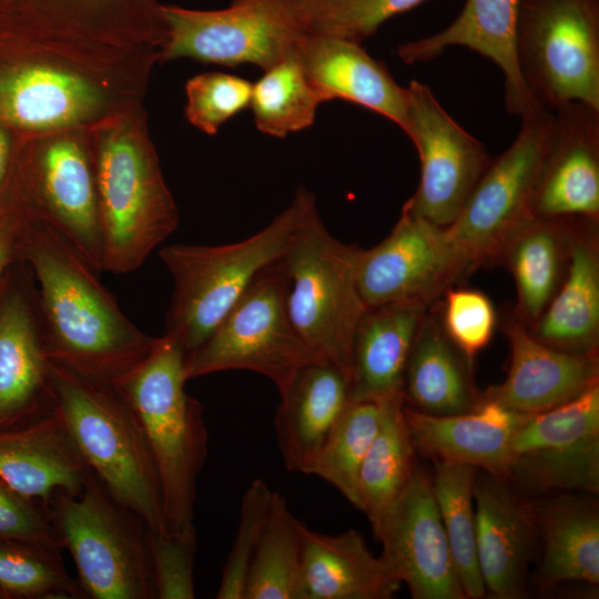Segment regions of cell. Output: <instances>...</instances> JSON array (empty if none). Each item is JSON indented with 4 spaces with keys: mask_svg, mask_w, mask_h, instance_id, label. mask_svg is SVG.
Listing matches in <instances>:
<instances>
[{
    "mask_svg": "<svg viewBox=\"0 0 599 599\" xmlns=\"http://www.w3.org/2000/svg\"><path fill=\"white\" fill-rule=\"evenodd\" d=\"M158 49L52 29L0 39V124L20 135L84 128L142 104Z\"/></svg>",
    "mask_w": 599,
    "mask_h": 599,
    "instance_id": "6da1fadb",
    "label": "cell"
},
{
    "mask_svg": "<svg viewBox=\"0 0 599 599\" xmlns=\"http://www.w3.org/2000/svg\"><path fill=\"white\" fill-rule=\"evenodd\" d=\"M19 251L37 282L49 359L83 377L118 386L159 337L121 311L94 268L53 225L28 209Z\"/></svg>",
    "mask_w": 599,
    "mask_h": 599,
    "instance_id": "7a4b0ae2",
    "label": "cell"
},
{
    "mask_svg": "<svg viewBox=\"0 0 599 599\" xmlns=\"http://www.w3.org/2000/svg\"><path fill=\"white\" fill-rule=\"evenodd\" d=\"M103 243L102 271L131 273L177 229L142 104L88 129Z\"/></svg>",
    "mask_w": 599,
    "mask_h": 599,
    "instance_id": "3957f363",
    "label": "cell"
},
{
    "mask_svg": "<svg viewBox=\"0 0 599 599\" xmlns=\"http://www.w3.org/2000/svg\"><path fill=\"white\" fill-rule=\"evenodd\" d=\"M306 194L300 189L268 225L243 241L160 250L174 284L163 335L176 341L186 357L207 339L255 277L284 256L301 223Z\"/></svg>",
    "mask_w": 599,
    "mask_h": 599,
    "instance_id": "277c9868",
    "label": "cell"
},
{
    "mask_svg": "<svg viewBox=\"0 0 599 599\" xmlns=\"http://www.w3.org/2000/svg\"><path fill=\"white\" fill-rule=\"evenodd\" d=\"M186 354L162 335L151 354L118 386L132 407L158 469L166 527H194L196 479L207 457L202 406L185 390Z\"/></svg>",
    "mask_w": 599,
    "mask_h": 599,
    "instance_id": "5b68a950",
    "label": "cell"
},
{
    "mask_svg": "<svg viewBox=\"0 0 599 599\" xmlns=\"http://www.w3.org/2000/svg\"><path fill=\"white\" fill-rule=\"evenodd\" d=\"M51 364L57 410L89 469L146 528L169 531L155 461L125 397L115 386Z\"/></svg>",
    "mask_w": 599,
    "mask_h": 599,
    "instance_id": "8992f818",
    "label": "cell"
},
{
    "mask_svg": "<svg viewBox=\"0 0 599 599\" xmlns=\"http://www.w3.org/2000/svg\"><path fill=\"white\" fill-rule=\"evenodd\" d=\"M359 251L329 233L307 191L301 223L281 260L287 312L303 341L349 379L355 332L368 308L357 286Z\"/></svg>",
    "mask_w": 599,
    "mask_h": 599,
    "instance_id": "52a82bcc",
    "label": "cell"
},
{
    "mask_svg": "<svg viewBox=\"0 0 599 599\" xmlns=\"http://www.w3.org/2000/svg\"><path fill=\"white\" fill-rule=\"evenodd\" d=\"M48 509L87 598L155 599L146 526L92 470L81 491Z\"/></svg>",
    "mask_w": 599,
    "mask_h": 599,
    "instance_id": "ba28073f",
    "label": "cell"
},
{
    "mask_svg": "<svg viewBox=\"0 0 599 599\" xmlns=\"http://www.w3.org/2000/svg\"><path fill=\"white\" fill-rule=\"evenodd\" d=\"M516 53L537 103L599 109V0H521Z\"/></svg>",
    "mask_w": 599,
    "mask_h": 599,
    "instance_id": "9c48e42d",
    "label": "cell"
},
{
    "mask_svg": "<svg viewBox=\"0 0 599 599\" xmlns=\"http://www.w3.org/2000/svg\"><path fill=\"white\" fill-rule=\"evenodd\" d=\"M281 260L255 277L207 339L186 357L189 380L216 372L248 370L267 377L280 392L300 367L322 357L290 318Z\"/></svg>",
    "mask_w": 599,
    "mask_h": 599,
    "instance_id": "30bf717a",
    "label": "cell"
},
{
    "mask_svg": "<svg viewBox=\"0 0 599 599\" xmlns=\"http://www.w3.org/2000/svg\"><path fill=\"white\" fill-rule=\"evenodd\" d=\"M166 41L159 63L192 59L263 71L297 51L306 29L300 0H233L219 10L162 4Z\"/></svg>",
    "mask_w": 599,
    "mask_h": 599,
    "instance_id": "8fae6325",
    "label": "cell"
},
{
    "mask_svg": "<svg viewBox=\"0 0 599 599\" xmlns=\"http://www.w3.org/2000/svg\"><path fill=\"white\" fill-rule=\"evenodd\" d=\"M551 110L539 105L522 115L510 146L491 159L457 219L445 227L468 274L497 262L511 235L529 219L541 169Z\"/></svg>",
    "mask_w": 599,
    "mask_h": 599,
    "instance_id": "7c38bea8",
    "label": "cell"
},
{
    "mask_svg": "<svg viewBox=\"0 0 599 599\" xmlns=\"http://www.w3.org/2000/svg\"><path fill=\"white\" fill-rule=\"evenodd\" d=\"M20 150V187L29 207L65 236L95 271H102L103 243L88 129L26 135Z\"/></svg>",
    "mask_w": 599,
    "mask_h": 599,
    "instance_id": "4fadbf2b",
    "label": "cell"
},
{
    "mask_svg": "<svg viewBox=\"0 0 599 599\" xmlns=\"http://www.w3.org/2000/svg\"><path fill=\"white\" fill-rule=\"evenodd\" d=\"M507 480L530 495L599 491V384L529 415L515 434Z\"/></svg>",
    "mask_w": 599,
    "mask_h": 599,
    "instance_id": "5bb4252c",
    "label": "cell"
},
{
    "mask_svg": "<svg viewBox=\"0 0 599 599\" xmlns=\"http://www.w3.org/2000/svg\"><path fill=\"white\" fill-rule=\"evenodd\" d=\"M407 89V129L420 161L418 186L404 204L447 227L460 213L491 159L485 145L461 128L419 81Z\"/></svg>",
    "mask_w": 599,
    "mask_h": 599,
    "instance_id": "9a60e30c",
    "label": "cell"
},
{
    "mask_svg": "<svg viewBox=\"0 0 599 599\" xmlns=\"http://www.w3.org/2000/svg\"><path fill=\"white\" fill-rule=\"evenodd\" d=\"M466 274L445 227L405 205L390 233L361 248L357 261V286L367 307L400 301L429 305Z\"/></svg>",
    "mask_w": 599,
    "mask_h": 599,
    "instance_id": "2e32d148",
    "label": "cell"
},
{
    "mask_svg": "<svg viewBox=\"0 0 599 599\" xmlns=\"http://www.w3.org/2000/svg\"><path fill=\"white\" fill-rule=\"evenodd\" d=\"M380 558L414 599H466L433 490L416 465L409 480L372 526Z\"/></svg>",
    "mask_w": 599,
    "mask_h": 599,
    "instance_id": "e0dca14e",
    "label": "cell"
},
{
    "mask_svg": "<svg viewBox=\"0 0 599 599\" xmlns=\"http://www.w3.org/2000/svg\"><path fill=\"white\" fill-rule=\"evenodd\" d=\"M548 142L531 200L544 219L599 217V109L569 102L551 110Z\"/></svg>",
    "mask_w": 599,
    "mask_h": 599,
    "instance_id": "ac0fdd59",
    "label": "cell"
},
{
    "mask_svg": "<svg viewBox=\"0 0 599 599\" xmlns=\"http://www.w3.org/2000/svg\"><path fill=\"white\" fill-rule=\"evenodd\" d=\"M0 295V428L26 425L57 408L37 288L12 284Z\"/></svg>",
    "mask_w": 599,
    "mask_h": 599,
    "instance_id": "d6986e66",
    "label": "cell"
},
{
    "mask_svg": "<svg viewBox=\"0 0 599 599\" xmlns=\"http://www.w3.org/2000/svg\"><path fill=\"white\" fill-rule=\"evenodd\" d=\"M476 548L486 595L518 599L539 549L531 501L506 479L476 471Z\"/></svg>",
    "mask_w": 599,
    "mask_h": 599,
    "instance_id": "ffe728a7",
    "label": "cell"
},
{
    "mask_svg": "<svg viewBox=\"0 0 599 599\" xmlns=\"http://www.w3.org/2000/svg\"><path fill=\"white\" fill-rule=\"evenodd\" d=\"M510 363L504 382L483 397L524 415L564 404L598 384V354H573L554 348L531 335L519 318L505 325Z\"/></svg>",
    "mask_w": 599,
    "mask_h": 599,
    "instance_id": "44dd1931",
    "label": "cell"
},
{
    "mask_svg": "<svg viewBox=\"0 0 599 599\" xmlns=\"http://www.w3.org/2000/svg\"><path fill=\"white\" fill-rule=\"evenodd\" d=\"M403 413L416 453L434 463L467 465L506 480L515 434L529 416L483 395L476 408L463 414L430 415L405 404Z\"/></svg>",
    "mask_w": 599,
    "mask_h": 599,
    "instance_id": "7402d4cb",
    "label": "cell"
},
{
    "mask_svg": "<svg viewBox=\"0 0 599 599\" xmlns=\"http://www.w3.org/2000/svg\"><path fill=\"white\" fill-rule=\"evenodd\" d=\"M521 0H466L458 17L432 35L397 49L407 64L425 62L450 47H465L491 60L502 72L505 105L522 116L540 104L527 90L517 61L516 34Z\"/></svg>",
    "mask_w": 599,
    "mask_h": 599,
    "instance_id": "603a6c76",
    "label": "cell"
},
{
    "mask_svg": "<svg viewBox=\"0 0 599 599\" xmlns=\"http://www.w3.org/2000/svg\"><path fill=\"white\" fill-rule=\"evenodd\" d=\"M89 473L57 408L35 422L0 428V480L45 508L81 491Z\"/></svg>",
    "mask_w": 599,
    "mask_h": 599,
    "instance_id": "cb8c5ba5",
    "label": "cell"
},
{
    "mask_svg": "<svg viewBox=\"0 0 599 599\" xmlns=\"http://www.w3.org/2000/svg\"><path fill=\"white\" fill-rule=\"evenodd\" d=\"M305 73L323 102L344 100L407 129V89L362 43L307 33L298 47Z\"/></svg>",
    "mask_w": 599,
    "mask_h": 599,
    "instance_id": "d4e9b609",
    "label": "cell"
},
{
    "mask_svg": "<svg viewBox=\"0 0 599 599\" xmlns=\"http://www.w3.org/2000/svg\"><path fill=\"white\" fill-rule=\"evenodd\" d=\"M349 376L321 357L300 367L278 392L277 446L288 471L306 474L349 405Z\"/></svg>",
    "mask_w": 599,
    "mask_h": 599,
    "instance_id": "484cf974",
    "label": "cell"
},
{
    "mask_svg": "<svg viewBox=\"0 0 599 599\" xmlns=\"http://www.w3.org/2000/svg\"><path fill=\"white\" fill-rule=\"evenodd\" d=\"M427 307L400 301L366 309L352 348V402L404 400L406 365Z\"/></svg>",
    "mask_w": 599,
    "mask_h": 599,
    "instance_id": "4316f807",
    "label": "cell"
},
{
    "mask_svg": "<svg viewBox=\"0 0 599 599\" xmlns=\"http://www.w3.org/2000/svg\"><path fill=\"white\" fill-rule=\"evenodd\" d=\"M577 220L564 277L554 296L530 325L534 337L573 354H598L599 254L595 224Z\"/></svg>",
    "mask_w": 599,
    "mask_h": 599,
    "instance_id": "83f0119b",
    "label": "cell"
},
{
    "mask_svg": "<svg viewBox=\"0 0 599 599\" xmlns=\"http://www.w3.org/2000/svg\"><path fill=\"white\" fill-rule=\"evenodd\" d=\"M541 547L534 579L540 591L565 582L599 585V507L591 497L561 495L531 501Z\"/></svg>",
    "mask_w": 599,
    "mask_h": 599,
    "instance_id": "f1b7e54d",
    "label": "cell"
},
{
    "mask_svg": "<svg viewBox=\"0 0 599 599\" xmlns=\"http://www.w3.org/2000/svg\"><path fill=\"white\" fill-rule=\"evenodd\" d=\"M306 599H388L402 583L354 529L325 535L298 520Z\"/></svg>",
    "mask_w": 599,
    "mask_h": 599,
    "instance_id": "f546056e",
    "label": "cell"
},
{
    "mask_svg": "<svg viewBox=\"0 0 599 599\" xmlns=\"http://www.w3.org/2000/svg\"><path fill=\"white\" fill-rule=\"evenodd\" d=\"M45 27L124 47L161 50L166 24L160 0H20Z\"/></svg>",
    "mask_w": 599,
    "mask_h": 599,
    "instance_id": "4dcf8cb0",
    "label": "cell"
},
{
    "mask_svg": "<svg viewBox=\"0 0 599 599\" xmlns=\"http://www.w3.org/2000/svg\"><path fill=\"white\" fill-rule=\"evenodd\" d=\"M403 399L416 410L437 416L467 413L481 402L471 365L447 338L438 317L427 313L406 365Z\"/></svg>",
    "mask_w": 599,
    "mask_h": 599,
    "instance_id": "1f68e13d",
    "label": "cell"
},
{
    "mask_svg": "<svg viewBox=\"0 0 599 599\" xmlns=\"http://www.w3.org/2000/svg\"><path fill=\"white\" fill-rule=\"evenodd\" d=\"M576 221L532 215L511 235L498 257L514 277L517 318L526 325L539 317L564 277Z\"/></svg>",
    "mask_w": 599,
    "mask_h": 599,
    "instance_id": "d6a6232c",
    "label": "cell"
},
{
    "mask_svg": "<svg viewBox=\"0 0 599 599\" xmlns=\"http://www.w3.org/2000/svg\"><path fill=\"white\" fill-rule=\"evenodd\" d=\"M402 399L382 402L379 428L362 463L357 493L359 510L373 526L396 499L416 467Z\"/></svg>",
    "mask_w": 599,
    "mask_h": 599,
    "instance_id": "836d02e7",
    "label": "cell"
},
{
    "mask_svg": "<svg viewBox=\"0 0 599 599\" xmlns=\"http://www.w3.org/2000/svg\"><path fill=\"white\" fill-rule=\"evenodd\" d=\"M244 599H306L298 520L277 491L250 566Z\"/></svg>",
    "mask_w": 599,
    "mask_h": 599,
    "instance_id": "e575fe53",
    "label": "cell"
},
{
    "mask_svg": "<svg viewBox=\"0 0 599 599\" xmlns=\"http://www.w3.org/2000/svg\"><path fill=\"white\" fill-rule=\"evenodd\" d=\"M433 490L456 571L466 598L486 595L476 548L474 483L477 469L467 465L434 463Z\"/></svg>",
    "mask_w": 599,
    "mask_h": 599,
    "instance_id": "d590c367",
    "label": "cell"
},
{
    "mask_svg": "<svg viewBox=\"0 0 599 599\" xmlns=\"http://www.w3.org/2000/svg\"><path fill=\"white\" fill-rule=\"evenodd\" d=\"M322 103L296 51L263 71L252 87L250 108L257 130L285 138L309 128Z\"/></svg>",
    "mask_w": 599,
    "mask_h": 599,
    "instance_id": "8d00e7d4",
    "label": "cell"
},
{
    "mask_svg": "<svg viewBox=\"0 0 599 599\" xmlns=\"http://www.w3.org/2000/svg\"><path fill=\"white\" fill-rule=\"evenodd\" d=\"M380 418V403L351 402L306 473L332 485L357 509L359 469L377 434Z\"/></svg>",
    "mask_w": 599,
    "mask_h": 599,
    "instance_id": "74e56055",
    "label": "cell"
},
{
    "mask_svg": "<svg viewBox=\"0 0 599 599\" xmlns=\"http://www.w3.org/2000/svg\"><path fill=\"white\" fill-rule=\"evenodd\" d=\"M61 548L0 539V595L32 599L87 598L68 573Z\"/></svg>",
    "mask_w": 599,
    "mask_h": 599,
    "instance_id": "f35d334b",
    "label": "cell"
},
{
    "mask_svg": "<svg viewBox=\"0 0 599 599\" xmlns=\"http://www.w3.org/2000/svg\"><path fill=\"white\" fill-rule=\"evenodd\" d=\"M427 0H300L309 33L362 43L395 16Z\"/></svg>",
    "mask_w": 599,
    "mask_h": 599,
    "instance_id": "ab89813d",
    "label": "cell"
},
{
    "mask_svg": "<svg viewBox=\"0 0 599 599\" xmlns=\"http://www.w3.org/2000/svg\"><path fill=\"white\" fill-rule=\"evenodd\" d=\"M274 494L262 479H254L245 490L237 530L215 596L217 599H244L250 566L265 528Z\"/></svg>",
    "mask_w": 599,
    "mask_h": 599,
    "instance_id": "60d3db41",
    "label": "cell"
},
{
    "mask_svg": "<svg viewBox=\"0 0 599 599\" xmlns=\"http://www.w3.org/2000/svg\"><path fill=\"white\" fill-rule=\"evenodd\" d=\"M253 84L238 75L213 71L185 83L184 113L194 128L213 135L234 115L250 106Z\"/></svg>",
    "mask_w": 599,
    "mask_h": 599,
    "instance_id": "b9f144b4",
    "label": "cell"
},
{
    "mask_svg": "<svg viewBox=\"0 0 599 599\" xmlns=\"http://www.w3.org/2000/svg\"><path fill=\"white\" fill-rule=\"evenodd\" d=\"M440 327L450 343L473 366L476 356L490 343L497 313L490 298L471 288H447L441 295Z\"/></svg>",
    "mask_w": 599,
    "mask_h": 599,
    "instance_id": "7bdbcfd3",
    "label": "cell"
},
{
    "mask_svg": "<svg viewBox=\"0 0 599 599\" xmlns=\"http://www.w3.org/2000/svg\"><path fill=\"white\" fill-rule=\"evenodd\" d=\"M155 599H194L196 530L156 531L146 528Z\"/></svg>",
    "mask_w": 599,
    "mask_h": 599,
    "instance_id": "ee69618b",
    "label": "cell"
},
{
    "mask_svg": "<svg viewBox=\"0 0 599 599\" xmlns=\"http://www.w3.org/2000/svg\"><path fill=\"white\" fill-rule=\"evenodd\" d=\"M0 539L39 542L63 549L48 508L1 480Z\"/></svg>",
    "mask_w": 599,
    "mask_h": 599,
    "instance_id": "f6af8a7d",
    "label": "cell"
},
{
    "mask_svg": "<svg viewBox=\"0 0 599 599\" xmlns=\"http://www.w3.org/2000/svg\"><path fill=\"white\" fill-rule=\"evenodd\" d=\"M27 214L28 204L20 190L14 205L0 209V282L13 255L19 250Z\"/></svg>",
    "mask_w": 599,
    "mask_h": 599,
    "instance_id": "bcb514c9",
    "label": "cell"
},
{
    "mask_svg": "<svg viewBox=\"0 0 599 599\" xmlns=\"http://www.w3.org/2000/svg\"><path fill=\"white\" fill-rule=\"evenodd\" d=\"M47 28L22 6L20 0H0V39Z\"/></svg>",
    "mask_w": 599,
    "mask_h": 599,
    "instance_id": "7dc6e473",
    "label": "cell"
},
{
    "mask_svg": "<svg viewBox=\"0 0 599 599\" xmlns=\"http://www.w3.org/2000/svg\"><path fill=\"white\" fill-rule=\"evenodd\" d=\"M19 135L14 130L0 124V196L11 172L17 152L16 138Z\"/></svg>",
    "mask_w": 599,
    "mask_h": 599,
    "instance_id": "c3c4849f",
    "label": "cell"
}]
</instances>
